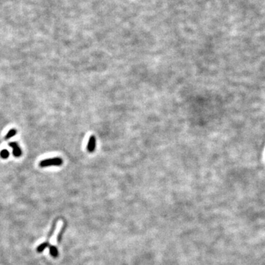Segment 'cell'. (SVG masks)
Returning a JSON list of instances; mask_svg holds the SVG:
<instances>
[{
    "instance_id": "cell-2",
    "label": "cell",
    "mask_w": 265,
    "mask_h": 265,
    "mask_svg": "<svg viewBox=\"0 0 265 265\" xmlns=\"http://www.w3.org/2000/svg\"><path fill=\"white\" fill-rule=\"evenodd\" d=\"M96 144H97V140L96 137L94 136H91L88 139V142L87 144V150L89 152H94L95 149H96Z\"/></svg>"
},
{
    "instance_id": "cell-6",
    "label": "cell",
    "mask_w": 265,
    "mask_h": 265,
    "mask_svg": "<svg viewBox=\"0 0 265 265\" xmlns=\"http://www.w3.org/2000/svg\"><path fill=\"white\" fill-rule=\"evenodd\" d=\"M9 155H10L9 151H8V149H3V150H2L1 152H0V156L4 159H8V158L9 157Z\"/></svg>"
},
{
    "instance_id": "cell-1",
    "label": "cell",
    "mask_w": 265,
    "mask_h": 265,
    "mask_svg": "<svg viewBox=\"0 0 265 265\" xmlns=\"http://www.w3.org/2000/svg\"><path fill=\"white\" fill-rule=\"evenodd\" d=\"M63 164V160L61 158L55 157L50 159H44L39 163V166L41 167H47L51 166H61Z\"/></svg>"
},
{
    "instance_id": "cell-4",
    "label": "cell",
    "mask_w": 265,
    "mask_h": 265,
    "mask_svg": "<svg viewBox=\"0 0 265 265\" xmlns=\"http://www.w3.org/2000/svg\"><path fill=\"white\" fill-rule=\"evenodd\" d=\"M16 132H17V131H16V129H14V128L11 129V130L8 131V133L6 134L5 137V140H8V139L12 138V137L16 135Z\"/></svg>"
},
{
    "instance_id": "cell-7",
    "label": "cell",
    "mask_w": 265,
    "mask_h": 265,
    "mask_svg": "<svg viewBox=\"0 0 265 265\" xmlns=\"http://www.w3.org/2000/svg\"><path fill=\"white\" fill-rule=\"evenodd\" d=\"M49 246L50 245H49L48 243H47V242L43 243V244H40V245L38 246V248H37V251H38V252H42V251H43L46 248V247H49Z\"/></svg>"
},
{
    "instance_id": "cell-3",
    "label": "cell",
    "mask_w": 265,
    "mask_h": 265,
    "mask_svg": "<svg viewBox=\"0 0 265 265\" xmlns=\"http://www.w3.org/2000/svg\"><path fill=\"white\" fill-rule=\"evenodd\" d=\"M9 146L13 148V154L15 157H19L21 155V150L20 149L18 144L16 142H11L9 143Z\"/></svg>"
},
{
    "instance_id": "cell-5",
    "label": "cell",
    "mask_w": 265,
    "mask_h": 265,
    "mask_svg": "<svg viewBox=\"0 0 265 265\" xmlns=\"http://www.w3.org/2000/svg\"><path fill=\"white\" fill-rule=\"evenodd\" d=\"M50 254L53 257H57L58 256V252H57V250L55 246H50Z\"/></svg>"
}]
</instances>
